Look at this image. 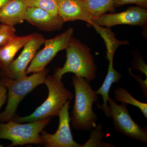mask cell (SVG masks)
<instances>
[{"label":"cell","mask_w":147,"mask_h":147,"mask_svg":"<svg viewBox=\"0 0 147 147\" xmlns=\"http://www.w3.org/2000/svg\"><path fill=\"white\" fill-rule=\"evenodd\" d=\"M72 84L75 89V102L70 117L74 129L91 131L96 125L98 117L93 110V105L98 95L90 82L82 77L74 75Z\"/></svg>","instance_id":"1"},{"label":"cell","mask_w":147,"mask_h":147,"mask_svg":"<svg viewBox=\"0 0 147 147\" xmlns=\"http://www.w3.org/2000/svg\"><path fill=\"white\" fill-rule=\"evenodd\" d=\"M66 50V60L62 67H57L54 76L62 79L68 72L90 82L95 79L97 67L90 47L80 40L71 37Z\"/></svg>","instance_id":"2"},{"label":"cell","mask_w":147,"mask_h":147,"mask_svg":"<svg viewBox=\"0 0 147 147\" xmlns=\"http://www.w3.org/2000/svg\"><path fill=\"white\" fill-rule=\"evenodd\" d=\"M44 84L49 91L46 100L30 115L15 117L11 120L19 123H28L58 116L65 102L73 98V94L65 87L62 79L54 75L48 76H46Z\"/></svg>","instance_id":"3"},{"label":"cell","mask_w":147,"mask_h":147,"mask_svg":"<svg viewBox=\"0 0 147 147\" xmlns=\"http://www.w3.org/2000/svg\"><path fill=\"white\" fill-rule=\"evenodd\" d=\"M49 69L34 72L31 76L17 79L0 76V80L8 90L7 102L5 110L0 113V122L11 120L15 117L18 104L27 94L38 85L44 84Z\"/></svg>","instance_id":"4"},{"label":"cell","mask_w":147,"mask_h":147,"mask_svg":"<svg viewBox=\"0 0 147 147\" xmlns=\"http://www.w3.org/2000/svg\"><path fill=\"white\" fill-rule=\"evenodd\" d=\"M50 121V117L24 124L12 120L6 123H1L0 139L10 141L11 144L8 147L27 144H42L39 134Z\"/></svg>","instance_id":"5"},{"label":"cell","mask_w":147,"mask_h":147,"mask_svg":"<svg viewBox=\"0 0 147 147\" xmlns=\"http://www.w3.org/2000/svg\"><path fill=\"white\" fill-rule=\"evenodd\" d=\"M108 102L110 117L113 119L115 130L130 139L147 143V130L132 119L127 109V105L123 103L118 105L115 100L110 97Z\"/></svg>","instance_id":"6"},{"label":"cell","mask_w":147,"mask_h":147,"mask_svg":"<svg viewBox=\"0 0 147 147\" xmlns=\"http://www.w3.org/2000/svg\"><path fill=\"white\" fill-rule=\"evenodd\" d=\"M74 33V29L70 27L53 38L45 39V47L35 54L27 69L26 74L44 70L59 51L67 48Z\"/></svg>","instance_id":"7"},{"label":"cell","mask_w":147,"mask_h":147,"mask_svg":"<svg viewBox=\"0 0 147 147\" xmlns=\"http://www.w3.org/2000/svg\"><path fill=\"white\" fill-rule=\"evenodd\" d=\"M65 102L59 112V127L53 134L42 130L40 135L43 144L47 147H82L74 140L70 127V117L69 113L70 101Z\"/></svg>","instance_id":"8"},{"label":"cell","mask_w":147,"mask_h":147,"mask_svg":"<svg viewBox=\"0 0 147 147\" xmlns=\"http://www.w3.org/2000/svg\"><path fill=\"white\" fill-rule=\"evenodd\" d=\"M147 23V10L140 7L131 6L120 13L103 14L94 18L90 24L110 28L119 25L145 26Z\"/></svg>","instance_id":"9"},{"label":"cell","mask_w":147,"mask_h":147,"mask_svg":"<svg viewBox=\"0 0 147 147\" xmlns=\"http://www.w3.org/2000/svg\"><path fill=\"white\" fill-rule=\"evenodd\" d=\"M45 39L43 35L35 33L34 36L24 45V49L18 57L12 61L6 71L0 76L17 79L26 76V71L29 63L37 51L44 43Z\"/></svg>","instance_id":"10"},{"label":"cell","mask_w":147,"mask_h":147,"mask_svg":"<svg viewBox=\"0 0 147 147\" xmlns=\"http://www.w3.org/2000/svg\"><path fill=\"white\" fill-rule=\"evenodd\" d=\"M25 21L39 30L47 32L59 30L65 23L59 14L54 15L47 11L35 7H28Z\"/></svg>","instance_id":"11"},{"label":"cell","mask_w":147,"mask_h":147,"mask_svg":"<svg viewBox=\"0 0 147 147\" xmlns=\"http://www.w3.org/2000/svg\"><path fill=\"white\" fill-rule=\"evenodd\" d=\"M58 14L65 23L81 20L89 24L94 17L83 6L81 0H58Z\"/></svg>","instance_id":"12"},{"label":"cell","mask_w":147,"mask_h":147,"mask_svg":"<svg viewBox=\"0 0 147 147\" xmlns=\"http://www.w3.org/2000/svg\"><path fill=\"white\" fill-rule=\"evenodd\" d=\"M28 7L24 0H9L0 8V23L13 27L22 24Z\"/></svg>","instance_id":"13"},{"label":"cell","mask_w":147,"mask_h":147,"mask_svg":"<svg viewBox=\"0 0 147 147\" xmlns=\"http://www.w3.org/2000/svg\"><path fill=\"white\" fill-rule=\"evenodd\" d=\"M35 34V33L24 36L15 35L4 44L0 46V75L6 71L17 52Z\"/></svg>","instance_id":"14"},{"label":"cell","mask_w":147,"mask_h":147,"mask_svg":"<svg viewBox=\"0 0 147 147\" xmlns=\"http://www.w3.org/2000/svg\"><path fill=\"white\" fill-rule=\"evenodd\" d=\"M121 77V74L114 68L113 61H109L108 73L104 82L101 87L97 91H95L96 94L102 96L103 99V104L101 105L97 103L96 106L98 109L102 110L108 117H110V108L108 104L110 98L109 92L112 85L114 83H119Z\"/></svg>","instance_id":"15"},{"label":"cell","mask_w":147,"mask_h":147,"mask_svg":"<svg viewBox=\"0 0 147 147\" xmlns=\"http://www.w3.org/2000/svg\"><path fill=\"white\" fill-rule=\"evenodd\" d=\"M81 1L84 8L94 18L102 16L107 12H114L115 10L114 0Z\"/></svg>","instance_id":"16"},{"label":"cell","mask_w":147,"mask_h":147,"mask_svg":"<svg viewBox=\"0 0 147 147\" xmlns=\"http://www.w3.org/2000/svg\"><path fill=\"white\" fill-rule=\"evenodd\" d=\"M115 98L117 101L127 105L130 104L139 108L143 113L146 119H147V103L137 100L134 98L126 89L119 87L115 90Z\"/></svg>","instance_id":"17"},{"label":"cell","mask_w":147,"mask_h":147,"mask_svg":"<svg viewBox=\"0 0 147 147\" xmlns=\"http://www.w3.org/2000/svg\"><path fill=\"white\" fill-rule=\"evenodd\" d=\"M28 7H38L58 14V0H24Z\"/></svg>","instance_id":"18"},{"label":"cell","mask_w":147,"mask_h":147,"mask_svg":"<svg viewBox=\"0 0 147 147\" xmlns=\"http://www.w3.org/2000/svg\"><path fill=\"white\" fill-rule=\"evenodd\" d=\"M101 124H99L96 125L94 128V129H92L89 139L85 144L82 145V147H115L113 145L104 143L101 141V139L104 136V134L101 131Z\"/></svg>","instance_id":"19"},{"label":"cell","mask_w":147,"mask_h":147,"mask_svg":"<svg viewBox=\"0 0 147 147\" xmlns=\"http://www.w3.org/2000/svg\"><path fill=\"white\" fill-rule=\"evenodd\" d=\"M16 32V29L14 27L0 23V46L4 44L15 35Z\"/></svg>","instance_id":"20"},{"label":"cell","mask_w":147,"mask_h":147,"mask_svg":"<svg viewBox=\"0 0 147 147\" xmlns=\"http://www.w3.org/2000/svg\"><path fill=\"white\" fill-rule=\"evenodd\" d=\"M130 4H135L142 8L147 7V0H114L115 8Z\"/></svg>","instance_id":"21"},{"label":"cell","mask_w":147,"mask_h":147,"mask_svg":"<svg viewBox=\"0 0 147 147\" xmlns=\"http://www.w3.org/2000/svg\"><path fill=\"white\" fill-rule=\"evenodd\" d=\"M133 67L140 73L144 74L147 78V65L142 57L135 58L133 63Z\"/></svg>","instance_id":"22"},{"label":"cell","mask_w":147,"mask_h":147,"mask_svg":"<svg viewBox=\"0 0 147 147\" xmlns=\"http://www.w3.org/2000/svg\"><path fill=\"white\" fill-rule=\"evenodd\" d=\"M129 73V75L131 77L134 78L139 82L141 86L143 94L144 95L145 97L147 98V78H146V80H143L142 79V76L139 75H134L131 72V69L128 67Z\"/></svg>","instance_id":"23"},{"label":"cell","mask_w":147,"mask_h":147,"mask_svg":"<svg viewBox=\"0 0 147 147\" xmlns=\"http://www.w3.org/2000/svg\"><path fill=\"white\" fill-rule=\"evenodd\" d=\"M7 90L0 80V110L7 98Z\"/></svg>","instance_id":"24"},{"label":"cell","mask_w":147,"mask_h":147,"mask_svg":"<svg viewBox=\"0 0 147 147\" xmlns=\"http://www.w3.org/2000/svg\"><path fill=\"white\" fill-rule=\"evenodd\" d=\"M8 1L9 0H0V8Z\"/></svg>","instance_id":"25"},{"label":"cell","mask_w":147,"mask_h":147,"mask_svg":"<svg viewBox=\"0 0 147 147\" xmlns=\"http://www.w3.org/2000/svg\"><path fill=\"white\" fill-rule=\"evenodd\" d=\"M4 147V146H3L1 144H0V147Z\"/></svg>","instance_id":"26"}]
</instances>
